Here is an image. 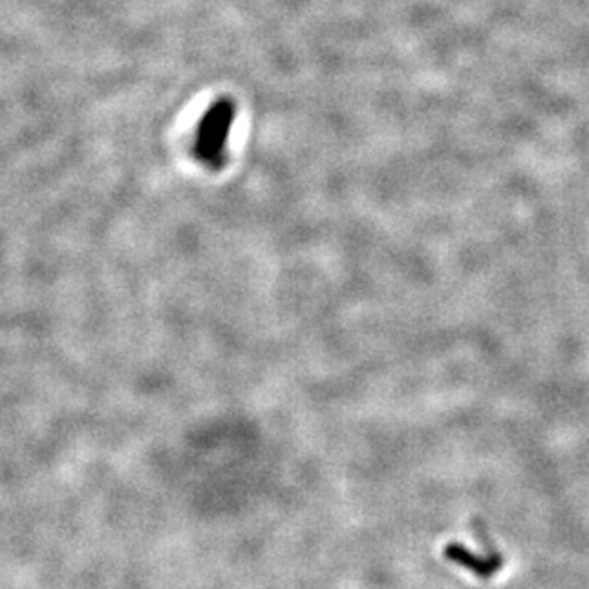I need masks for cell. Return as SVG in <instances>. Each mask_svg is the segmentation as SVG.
<instances>
[{
	"label": "cell",
	"mask_w": 589,
	"mask_h": 589,
	"mask_svg": "<svg viewBox=\"0 0 589 589\" xmlns=\"http://www.w3.org/2000/svg\"><path fill=\"white\" fill-rule=\"evenodd\" d=\"M235 120V105L231 100H220L206 111L196 130V158L208 168H220L226 163L231 126Z\"/></svg>",
	"instance_id": "obj_1"
}]
</instances>
